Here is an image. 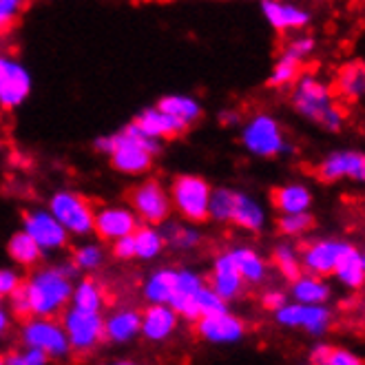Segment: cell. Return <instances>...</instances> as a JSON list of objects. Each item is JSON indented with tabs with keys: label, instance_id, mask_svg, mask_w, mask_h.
Wrapping results in <instances>:
<instances>
[{
	"label": "cell",
	"instance_id": "6da1fadb",
	"mask_svg": "<svg viewBox=\"0 0 365 365\" xmlns=\"http://www.w3.org/2000/svg\"><path fill=\"white\" fill-rule=\"evenodd\" d=\"M73 277L58 266L40 268L29 274L11 299V312L20 319L29 317H58L71 304Z\"/></svg>",
	"mask_w": 365,
	"mask_h": 365
},
{
	"label": "cell",
	"instance_id": "7a4b0ae2",
	"mask_svg": "<svg viewBox=\"0 0 365 365\" xmlns=\"http://www.w3.org/2000/svg\"><path fill=\"white\" fill-rule=\"evenodd\" d=\"M162 140L146 135L135 126V122L126 124L120 133L102 135L96 140V151L111 158L115 170L124 175H144L153 166V158L160 153Z\"/></svg>",
	"mask_w": 365,
	"mask_h": 365
},
{
	"label": "cell",
	"instance_id": "3957f363",
	"mask_svg": "<svg viewBox=\"0 0 365 365\" xmlns=\"http://www.w3.org/2000/svg\"><path fill=\"white\" fill-rule=\"evenodd\" d=\"M290 102L299 115L319 124L326 131L336 133L346 124V106L336 100L332 87L312 73H302L292 82Z\"/></svg>",
	"mask_w": 365,
	"mask_h": 365
},
{
	"label": "cell",
	"instance_id": "277c9868",
	"mask_svg": "<svg viewBox=\"0 0 365 365\" xmlns=\"http://www.w3.org/2000/svg\"><path fill=\"white\" fill-rule=\"evenodd\" d=\"M210 184L200 175H178L168 186L170 204L180 212V217L190 224H202L208 220Z\"/></svg>",
	"mask_w": 365,
	"mask_h": 365
},
{
	"label": "cell",
	"instance_id": "5b68a950",
	"mask_svg": "<svg viewBox=\"0 0 365 365\" xmlns=\"http://www.w3.org/2000/svg\"><path fill=\"white\" fill-rule=\"evenodd\" d=\"M242 144L250 155L257 158H277L292 151L284 138L282 124L268 113H257L248 122H244Z\"/></svg>",
	"mask_w": 365,
	"mask_h": 365
},
{
	"label": "cell",
	"instance_id": "8992f818",
	"mask_svg": "<svg viewBox=\"0 0 365 365\" xmlns=\"http://www.w3.org/2000/svg\"><path fill=\"white\" fill-rule=\"evenodd\" d=\"M20 341H23V346L45 352L49 359H67L71 354L67 332L62 328V321H58L56 317L25 319L23 330H20Z\"/></svg>",
	"mask_w": 365,
	"mask_h": 365
},
{
	"label": "cell",
	"instance_id": "52a82bcc",
	"mask_svg": "<svg viewBox=\"0 0 365 365\" xmlns=\"http://www.w3.org/2000/svg\"><path fill=\"white\" fill-rule=\"evenodd\" d=\"M49 212L64 226L69 235L87 237L93 232V204L76 190H58L49 200Z\"/></svg>",
	"mask_w": 365,
	"mask_h": 365
},
{
	"label": "cell",
	"instance_id": "ba28073f",
	"mask_svg": "<svg viewBox=\"0 0 365 365\" xmlns=\"http://www.w3.org/2000/svg\"><path fill=\"white\" fill-rule=\"evenodd\" d=\"M62 328L67 332L71 352L91 354L104 341V317L93 310L69 308L62 312Z\"/></svg>",
	"mask_w": 365,
	"mask_h": 365
},
{
	"label": "cell",
	"instance_id": "9c48e42d",
	"mask_svg": "<svg viewBox=\"0 0 365 365\" xmlns=\"http://www.w3.org/2000/svg\"><path fill=\"white\" fill-rule=\"evenodd\" d=\"M128 204H131L140 222L153 226L166 222L170 217V210H173L168 188L160 180H144L135 184L128 190Z\"/></svg>",
	"mask_w": 365,
	"mask_h": 365
},
{
	"label": "cell",
	"instance_id": "30bf717a",
	"mask_svg": "<svg viewBox=\"0 0 365 365\" xmlns=\"http://www.w3.org/2000/svg\"><path fill=\"white\" fill-rule=\"evenodd\" d=\"M274 319L279 326L286 328H302L310 332L312 336L326 334L330 328L332 314L324 304H284L282 308L274 310Z\"/></svg>",
	"mask_w": 365,
	"mask_h": 365
},
{
	"label": "cell",
	"instance_id": "8fae6325",
	"mask_svg": "<svg viewBox=\"0 0 365 365\" xmlns=\"http://www.w3.org/2000/svg\"><path fill=\"white\" fill-rule=\"evenodd\" d=\"M23 230L31 235L34 242L42 248V252H58L69 244V232L49 212V208L27 210L23 215Z\"/></svg>",
	"mask_w": 365,
	"mask_h": 365
},
{
	"label": "cell",
	"instance_id": "7c38bea8",
	"mask_svg": "<svg viewBox=\"0 0 365 365\" xmlns=\"http://www.w3.org/2000/svg\"><path fill=\"white\" fill-rule=\"evenodd\" d=\"M31 73L23 62L0 56V106L18 109L31 93Z\"/></svg>",
	"mask_w": 365,
	"mask_h": 365
},
{
	"label": "cell",
	"instance_id": "4fadbf2b",
	"mask_svg": "<svg viewBox=\"0 0 365 365\" xmlns=\"http://www.w3.org/2000/svg\"><path fill=\"white\" fill-rule=\"evenodd\" d=\"M140 226L138 215L131 206H102L96 210L93 217V232L104 242H113L124 235L135 232Z\"/></svg>",
	"mask_w": 365,
	"mask_h": 365
},
{
	"label": "cell",
	"instance_id": "5bb4252c",
	"mask_svg": "<svg viewBox=\"0 0 365 365\" xmlns=\"http://www.w3.org/2000/svg\"><path fill=\"white\" fill-rule=\"evenodd\" d=\"M197 334L208 341L217 343V346H226V343H237L246 334V326L240 317L230 314L228 310L215 312V314H204L195 321Z\"/></svg>",
	"mask_w": 365,
	"mask_h": 365
},
{
	"label": "cell",
	"instance_id": "9a60e30c",
	"mask_svg": "<svg viewBox=\"0 0 365 365\" xmlns=\"http://www.w3.org/2000/svg\"><path fill=\"white\" fill-rule=\"evenodd\" d=\"M317 178L321 182H363L365 184V153L359 151H336L330 153L317 168Z\"/></svg>",
	"mask_w": 365,
	"mask_h": 365
},
{
	"label": "cell",
	"instance_id": "2e32d148",
	"mask_svg": "<svg viewBox=\"0 0 365 365\" xmlns=\"http://www.w3.org/2000/svg\"><path fill=\"white\" fill-rule=\"evenodd\" d=\"M352 246L346 242H334V240H321L314 242L310 246H306L304 255H302V264L310 274L317 277H326V274H334L341 257L346 255Z\"/></svg>",
	"mask_w": 365,
	"mask_h": 365
},
{
	"label": "cell",
	"instance_id": "e0dca14e",
	"mask_svg": "<svg viewBox=\"0 0 365 365\" xmlns=\"http://www.w3.org/2000/svg\"><path fill=\"white\" fill-rule=\"evenodd\" d=\"M262 11L268 25L279 34L306 29L312 20L308 9L290 3V0H262Z\"/></svg>",
	"mask_w": 365,
	"mask_h": 365
},
{
	"label": "cell",
	"instance_id": "ac0fdd59",
	"mask_svg": "<svg viewBox=\"0 0 365 365\" xmlns=\"http://www.w3.org/2000/svg\"><path fill=\"white\" fill-rule=\"evenodd\" d=\"M208 286L217 292L224 302H235L242 292H244V277L242 272L235 266L230 252H222L215 257L212 262V270H210V277H208Z\"/></svg>",
	"mask_w": 365,
	"mask_h": 365
},
{
	"label": "cell",
	"instance_id": "d6986e66",
	"mask_svg": "<svg viewBox=\"0 0 365 365\" xmlns=\"http://www.w3.org/2000/svg\"><path fill=\"white\" fill-rule=\"evenodd\" d=\"M180 326V314L173 306L168 304H148V308L142 312V328L140 334L151 341L162 343L168 336H173Z\"/></svg>",
	"mask_w": 365,
	"mask_h": 365
},
{
	"label": "cell",
	"instance_id": "ffe728a7",
	"mask_svg": "<svg viewBox=\"0 0 365 365\" xmlns=\"http://www.w3.org/2000/svg\"><path fill=\"white\" fill-rule=\"evenodd\" d=\"M204 277L195 270H178V284H175V294L170 299L168 306H173L180 319L195 321L200 319V308H197V292L204 286Z\"/></svg>",
	"mask_w": 365,
	"mask_h": 365
},
{
	"label": "cell",
	"instance_id": "44dd1931",
	"mask_svg": "<svg viewBox=\"0 0 365 365\" xmlns=\"http://www.w3.org/2000/svg\"><path fill=\"white\" fill-rule=\"evenodd\" d=\"M135 126L140 131H144L146 135H151L155 140H170V138H178L186 131V124L180 122L178 118L168 115L162 109H144L142 113H138V118L133 120Z\"/></svg>",
	"mask_w": 365,
	"mask_h": 365
},
{
	"label": "cell",
	"instance_id": "7402d4cb",
	"mask_svg": "<svg viewBox=\"0 0 365 365\" xmlns=\"http://www.w3.org/2000/svg\"><path fill=\"white\" fill-rule=\"evenodd\" d=\"M336 100L341 104L356 102L365 98V62H348L336 71L334 87H332Z\"/></svg>",
	"mask_w": 365,
	"mask_h": 365
},
{
	"label": "cell",
	"instance_id": "603a6c76",
	"mask_svg": "<svg viewBox=\"0 0 365 365\" xmlns=\"http://www.w3.org/2000/svg\"><path fill=\"white\" fill-rule=\"evenodd\" d=\"M142 312L133 308H120L104 319V339L111 343H128L140 334Z\"/></svg>",
	"mask_w": 365,
	"mask_h": 365
},
{
	"label": "cell",
	"instance_id": "cb8c5ba5",
	"mask_svg": "<svg viewBox=\"0 0 365 365\" xmlns=\"http://www.w3.org/2000/svg\"><path fill=\"white\" fill-rule=\"evenodd\" d=\"M230 224L244 228L248 232H259L266 226V212L246 192L235 190V202L230 210Z\"/></svg>",
	"mask_w": 365,
	"mask_h": 365
},
{
	"label": "cell",
	"instance_id": "d4e9b609",
	"mask_svg": "<svg viewBox=\"0 0 365 365\" xmlns=\"http://www.w3.org/2000/svg\"><path fill=\"white\" fill-rule=\"evenodd\" d=\"M175 284H178V270L162 268L146 277L142 294L148 304H170V299L175 294Z\"/></svg>",
	"mask_w": 365,
	"mask_h": 365
},
{
	"label": "cell",
	"instance_id": "484cf974",
	"mask_svg": "<svg viewBox=\"0 0 365 365\" xmlns=\"http://www.w3.org/2000/svg\"><path fill=\"white\" fill-rule=\"evenodd\" d=\"M272 206L286 215V212H304L312 204V192L302 186V184H288V186H279L272 190Z\"/></svg>",
	"mask_w": 365,
	"mask_h": 365
},
{
	"label": "cell",
	"instance_id": "4316f807",
	"mask_svg": "<svg viewBox=\"0 0 365 365\" xmlns=\"http://www.w3.org/2000/svg\"><path fill=\"white\" fill-rule=\"evenodd\" d=\"M7 255L11 257V262H16L23 268H36L42 259V248L34 242V237L27 230H18L11 235V240L7 244Z\"/></svg>",
	"mask_w": 365,
	"mask_h": 365
},
{
	"label": "cell",
	"instance_id": "83f0119b",
	"mask_svg": "<svg viewBox=\"0 0 365 365\" xmlns=\"http://www.w3.org/2000/svg\"><path fill=\"white\" fill-rule=\"evenodd\" d=\"M228 252H230V257H232L235 266H237V270L242 272V277H244V282H246V284L257 286V284H262V282H264V279H266V272H268L266 262H264L262 257L257 255L252 248H248V246H237V248H232V250H228Z\"/></svg>",
	"mask_w": 365,
	"mask_h": 365
},
{
	"label": "cell",
	"instance_id": "f1b7e54d",
	"mask_svg": "<svg viewBox=\"0 0 365 365\" xmlns=\"http://www.w3.org/2000/svg\"><path fill=\"white\" fill-rule=\"evenodd\" d=\"M158 109L166 111L168 115L178 118L180 122H184L186 126H192L200 118H202V104L190 98V96H182V93H173V96H164L158 102Z\"/></svg>",
	"mask_w": 365,
	"mask_h": 365
},
{
	"label": "cell",
	"instance_id": "f546056e",
	"mask_svg": "<svg viewBox=\"0 0 365 365\" xmlns=\"http://www.w3.org/2000/svg\"><path fill=\"white\" fill-rule=\"evenodd\" d=\"M162 228V237H164V244L175 248V250H190L200 246L202 242V235L197 228H192L190 222L182 224V222H170V217L166 222L160 224Z\"/></svg>",
	"mask_w": 365,
	"mask_h": 365
},
{
	"label": "cell",
	"instance_id": "4dcf8cb0",
	"mask_svg": "<svg viewBox=\"0 0 365 365\" xmlns=\"http://www.w3.org/2000/svg\"><path fill=\"white\" fill-rule=\"evenodd\" d=\"M290 284H292L290 294L299 304H326L330 299V288L321 282L317 274H310V277L299 274Z\"/></svg>",
	"mask_w": 365,
	"mask_h": 365
},
{
	"label": "cell",
	"instance_id": "1f68e13d",
	"mask_svg": "<svg viewBox=\"0 0 365 365\" xmlns=\"http://www.w3.org/2000/svg\"><path fill=\"white\" fill-rule=\"evenodd\" d=\"M133 240H135V259H142V262L155 259V257H160L162 250L166 248L162 230L153 224L138 226L133 232Z\"/></svg>",
	"mask_w": 365,
	"mask_h": 365
},
{
	"label": "cell",
	"instance_id": "d6a6232c",
	"mask_svg": "<svg viewBox=\"0 0 365 365\" xmlns=\"http://www.w3.org/2000/svg\"><path fill=\"white\" fill-rule=\"evenodd\" d=\"M104 302H106L104 288L96 282V279H91V277L80 279V282L73 286V292H71V306L73 308L100 312Z\"/></svg>",
	"mask_w": 365,
	"mask_h": 365
},
{
	"label": "cell",
	"instance_id": "836d02e7",
	"mask_svg": "<svg viewBox=\"0 0 365 365\" xmlns=\"http://www.w3.org/2000/svg\"><path fill=\"white\" fill-rule=\"evenodd\" d=\"M334 277L343 286L348 288H361L365 284V268H363V255L352 246L346 255L341 257V262L334 270Z\"/></svg>",
	"mask_w": 365,
	"mask_h": 365
},
{
	"label": "cell",
	"instance_id": "e575fe53",
	"mask_svg": "<svg viewBox=\"0 0 365 365\" xmlns=\"http://www.w3.org/2000/svg\"><path fill=\"white\" fill-rule=\"evenodd\" d=\"M304 73V62L297 60L288 53H282L279 60L274 62V67L268 78V87L272 89H286L292 87V82Z\"/></svg>",
	"mask_w": 365,
	"mask_h": 365
},
{
	"label": "cell",
	"instance_id": "d590c367",
	"mask_svg": "<svg viewBox=\"0 0 365 365\" xmlns=\"http://www.w3.org/2000/svg\"><path fill=\"white\" fill-rule=\"evenodd\" d=\"M272 264H274V268L279 272H282L288 279V282L297 279L299 274H302V270H304L302 257H299V252L292 246H288V244H279L272 250Z\"/></svg>",
	"mask_w": 365,
	"mask_h": 365
},
{
	"label": "cell",
	"instance_id": "8d00e7d4",
	"mask_svg": "<svg viewBox=\"0 0 365 365\" xmlns=\"http://www.w3.org/2000/svg\"><path fill=\"white\" fill-rule=\"evenodd\" d=\"M232 202H235V190L232 188H212L210 204H208V220H215L220 224H228L230 222Z\"/></svg>",
	"mask_w": 365,
	"mask_h": 365
},
{
	"label": "cell",
	"instance_id": "74e56055",
	"mask_svg": "<svg viewBox=\"0 0 365 365\" xmlns=\"http://www.w3.org/2000/svg\"><path fill=\"white\" fill-rule=\"evenodd\" d=\"M71 262L78 270L93 272L104 264V248L100 244H91V242L80 244L71 255Z\"/></svg>",
	"mask_w": 365,
	"mask_h": 365
},
{
	"label": "cell",
	"instance_id": "f35d334b",
	"mask_svg": "<svg viewBox=\"0 0 365 365\" xmlns=\"http://www.w3.org/2000/svg\"><path fill=\"white\" fill-rule=\"evenodd\" d=\"M277 228L282 235H288V237H297V235H304L308 230L314 228V217L304 210V212H286L279 217Z\"/></svg>",
	"mask_w": 365,
	"mask_h": 365
},
{
	"label": "cell",
	"instance_id": "ab89813d",
	"mask_svg": "<svg viewBox=\"0 0 365 365\" xmlns=\"http://www.w3.org/2000/svg\"><path fill=\"white\" fill-rule=\"evenodd\" d=\"M197 308H200V317L204 314H215V312H224L228 310L224 299L215 292L208 284H204L197 292Z\"/></svg>",
	"mask_w": 365,
	"mask_h": 365
},
{
	"label": "cell",
	"instance_id": "60d3db41",
	"mask_svg": "<svg viewBox=\"0 0 365 365\" xmlns=\"http://www.w3.org/2000/svg\"><path fill=\"white\" fill-rule=\"evenodd\" d=\"M27 7V0H0V34L9 31Z\"/></svg>",
	"mask_w": 365,
	"mask_h": 365
},
{
	"label": "cell",
	"instance_id": "b9f144b4",
	"mask_svg": "<svg viewBox=\"0 0 365 365\" xmlns=\"http://www.w3.org/2000/svg\"><path fill=\"white\" fill-rule=\"evenodd\" d=\"M314 47H317V42H314L312 36H294V38H290V40L286 42V47H284L282 53H288V56H292V58H297V60L306 62V60L312 56Z\"/></svg>",
	"mask_w": 365,
	"mask_h": 365
},
{
	"label": "cell",
	"instance_id": "7bdbcfd3",
	"mask_svg": "<svg viewBox=\"0 0 365 365\" xmlns=\"http://www.w3.org/2000/svg\"><path fill=\"white\" fill-rule=\"evenodd\" d=\"M47 361L49 356L45 352L29 348V346H25V350H20V352H11L9 359H3V363H9V365H45Z\"/></svg>",
	"mask_w": 365,
	"mask_h": 365
},
{
	"label": "cell",
	"instance_id": "ee69618b",
	"mask_svg": "<svg viewBox=\"0 0 365 365\" xmlns=\"http://www.w3.org/2000/svg\"><path fill=\"white\" fill-rule=\"evenodd\" d=\"M23 282L25 279L14 268H0V294L3 297H11L20 286H23Z\"/></svg>",
	"mask_w": 365,
	"mask_h": 365
},
{
	"label": "cell",
	"instance_id": "f6af8a7d",
	"mask_svg": "<svg viewBox=\"0 0 365 365\" xmlns=\"http://www.w3.org/2000/svg\"><path fill=\"white\" fill-rule=\"evenodd\" d=\"M111 252L115 259H135V240H133V232L131 235H124V237H118L111 242Z\"/></svg>",
	"mask_w": 365,
	"mask_h": 365
},
{
	"label": "cell",
	"instance_id": "bcb514c9",
	"mask_svg": "<svg viewBox=\"0 0 365 365\" xmlns=\"http://www.w3.org/2000/svg\"><path fill=\"white\" fill-rule=\"evenodd\" d=\"M363 361L350 352V350H343V348H332L328 354V363L326 365H361Z\"/></svg>",
	"mask_w": 365,
	"mask_h": 365
},
{
	"label": "cell",
	"instance_id": "7dc6e473",
	"mask_svg": "<svg viewBox=\"0 0 365 365\" xmlns=\"http://www.w3.org/2000/svg\"><path fill=\"white\" fill-rule=\"evenodd\" d=\"M288 302V297L282 292V290H268V292H264L262 294V304H264V308H268V310H277V308H282L284 304Z\"/></svg>",
	"mask_w": 365,
	"mask_h": 365
},
{
	"label": "cell",
	"instance_id": "c3c4849f",
	"mask_svg": "<svg viewBox=\"0 0 365 365\" xmlns=\"http://www.w3.org/2000/svg\"><path fill=\"white\" fill-rule=\"evenodd\" d=\"M330 350H332V346H328V343H317V346L310 350V361L317 365H326Z\"/></svg>",
	"mask_w": 365,
	"mask_h": 365
},
{
	"label": "cell",
	"instance_id": "681fc988",
	"mask_svg": "<svg viewBox=\"0 0 365 365\" xmlns=\"http://www.w3.org/2000/svg\"><path fill=\"white\" fill-rule=\"evenodd\" d=\"M220 122H222L224 126H240V124H242V115H240L237 111H224V113L220 115Z\"/></svg>",
	"mask_w": 365,
	"mask_h": 365
},
{
	"label": "cell",
	"instance_id": "f907efd6",
	"mask_svg": "<svg viewBox=\"0 0 365 365\" xmlns=\"http://www.w3.org/2000/svg\"><path fill=\"white\" fill-rule=\"evenodd\" d=\"M11 328V314L0 306V336H5Z\"/></svg>",
	"mask_w": 365,
	"mask_h": 365
},
{
	"label": "cell",
	"instance_id": "816d5d0a",
	"mask_svg": "<svg viewBox=\"0 0 365 365\" xmlns=\"http://www.w3.org/2000/svg\"><path fill=\"white\" fill-rule=\"evenodd\" d=\"M3 299H5V297H3V294H0V306H3Z\"/></svg>",
	"mask_w": 365,
	"mask_h": 365
},
{
	"label": "cell",
	"instance_id": "f5cc1de1",
	"mask_svg": "<svg viewBox=\"0 0 365 365\" xmlns=\"http://www.w3.org/2000/svg\"><path fill=\"white\" fill-rule=\"evenodd\" d=\"M363 268H365V257H363Z\"/></svg>",
	"mask_w": 365,
	"mask_h": 365
},
{
	"label": "cell",
	"instance_id": "db71d44e",
	"mask_svg": "<svg viewBox=\"0 0 365 365\" xmlns=\"http://www.w3.org/2000/svg\"><path fill=\"white\" fill-rule=\"evenodd\" d=\"M0 363H3V356H0Z\"/></svg>",
	"mask_w": 365,
	"mask_h": 365
}]
</instances>
